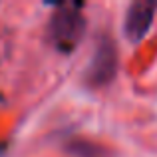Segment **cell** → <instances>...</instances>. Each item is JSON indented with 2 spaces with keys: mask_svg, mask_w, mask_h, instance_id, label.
Here are the masks:
<instances>
[{
  "mask_svg": "<svg viewBox=\"0 0 157 157\" xmlns=\"http://www.w3.org/2000/svg\"><path fill=\"white\" fill-rule=\"evenodd\" d=\"M86 34V18L80 12V6L62 4L52 14L50 20V38L58 50L70 52L80 44Z\"/></svg>",
  "mask_w": 157,
  "mask_h": 157,
  "instance_id": "cell-1",
  "label": "cell"
},
{
  "mask_svg": "<svg viewBox=\"0 0 157 157\" xmlns=\"http://www.w3.org/2000/svg\"><path fill=\"white\" fill-rule=\"evenodd\" d=\"M117 70V50L109 38H101L96 46L90 66L86 70V80L92 86H105L113 80Z\"/></svg>",
  "mask_w": 157,
  "mask_h": 157,
  "instance_id": "cell-2",
  "label": "cell"
},
{
  "mask_svg": "<svg viewBox=\"0 0 157 157\" xmlns=\"http://www.w3.org/2000/svg\"><path fill=\"white\" fill-rule=\"evenodd\" d=\"M157 12V2L155 0H135L125 12V22H123V32L127 40L133 44L141 42L151 30Z\"/></svg>",
  "mask_w": 157,
  "mask_h": 157,
  "instance_id": "cell-3",
  "label": "cell"
},
{
  "mask_svg": "<svg viewBox=\"0 0 157 157\" xmlns=\"http://www.w3.org/2000/svg\"><path fill=\"white\" fill-rule=\"evenodd\" d=\"M70 151L78 157H104V149L98 145H92V143H84V141H74L70 145Z\"/></svg>",
  "mask_w": 157,
  "mask_h": 157,
  "instance_id": "cell-4",
  "label": "cell"
}]
</instances>
